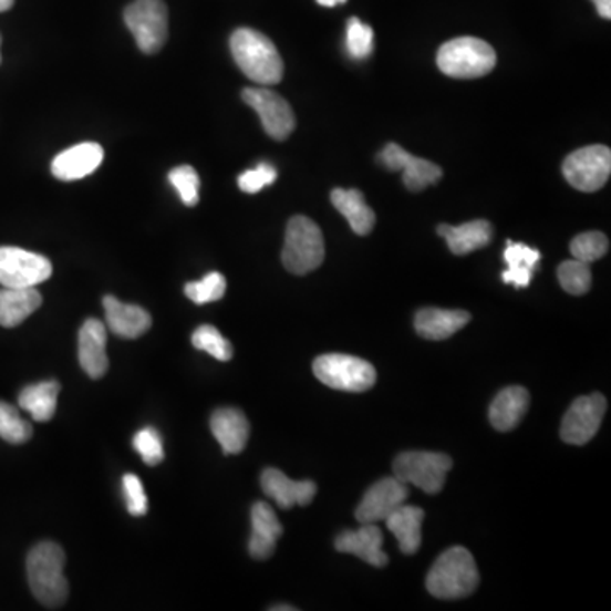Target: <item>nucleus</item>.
<instances>
[{"mask_svg":"<svg viewBox=\"0 0 611 611\" xmlns=\"http://www.w3.org/2000/svg\"><path fill=\"white\" fill-rule=\"evenodd\" d=\"M610 248V241L600 231L578 235L571 241V253L579 262L591 263L603 259Z\"/></svg>","mask_w":611,"mask_h":611,"instance_id":"obj_33","label":"nucleus"},{"mask_svg":"<svg viewBox=\"0 0 611 611\" xmlns=\"http://www.w3.org/2000/svg\"><path fill=\"white\" fill-rule=\"evenodd\" d=\"M194 349L203 350L215 356L216 361L228 362L234 356V345L219 333L218 328L211 324H203V327L194 330L193 333Z\"/></svg>","mask_w":611,"mask_h":611,"instance_id":"obj_30","label":"nucleus"},{"mask_svg":"<svg viewBox=\"0 0 611 611\" xmlns=\"http://www.w3.org/2000/svg\"><path fill=\"white\" fill-rule=\"evenodd\" d=\"M530 406V394L525 387L503 390L489 407V422L498 432H511L520 425Z\"/></svg>","mask_w":611,"mask_h":611,"instance_id":"obj_23","label":"nucleus"},{"mask_svg":"<svg viewBox=\"0 0 611 611\" xmlns=\"http://www.w3.org/2000/svg\"><path fill=\"white\" fill-rule=\"evenodd\" d=\"M102 306L106 311L107 327L121 339H138L152 328V317L139 306L124 304L114 296L102 299Z\"/></svg>","mask_w":611,"mask_h":611,"instance_id":"obj_20","label":"nucleus"},{"mask_svg":"<svg viewBox=\"0 0 611 611\" xmlns=\"http://www.w3.org/2000/svg\"><path fill=\"white\" fill-rule=\"evenodd\" d=\"M0 44H2V38H0ZM0 60H2V59H0Z\"/></svg>","mask_w":611,"mask_h":611,"instance_id":"obj_44","label":"nucleus"},{"mask_svg":"<svg viewBox=\"0 0 611 611\" xmlns=\"http://www.w3.org/2000/svg\"><path fill=\"white\" fill-rule=\"evenodd\" d=\"M607 413L603 394L578 397L569 407L560 426V438L569 445H586L597 435Z\"/></svg>","mask_w":611,"mask_h":611,"instance_id":"obj_12","label":"nucleus"},{"mask_svg":"<svg viewBox=\"0 0 611 611\" xmlns=\"http://www.w3.org/2000/svg\"><path fill=\"white\" fill-rule=\"evenodd\" d=\"M346 51L355 60H364L374 51V31L359 18H352L346 25Z\"/></svg>","mask_w":611,"mask_h":611,"instance_id":"obj_35","label":"nucleus"},{"mask_svg":"<svg viewBox=\"0 0 611 611\" xmlns=\"http://www.w3.org/2000/svg\"><path fill=\"white\" fill-rule=\"evenodd\" d=\"M496 51L479 38L463 37L442 44L437 65L452 79H479L496 66Z\"/></svg>","mask_w":611,"mask_h":611,"instance_id":"obj_4","label":"nucleus"},{"mask_svg":"<svg viewBox=\"0 0 611 611\" xmlns=\"http://www.w3.org/2000/svg\"><path fill=\"white\" fill-rule=\"evenodd\" d=\"M184 292L196 304H208V302L219 301L226 292L225 276L219 272L208 273V276H204L197 282L186 284Z\"/></svg>","mask_w":611,"mask_h":611,"instance_id":"obj_34","label":"nucleus"},{"mask_svg":"<svg viewBox=\"0 0 611 611\" xmlns=\"http://www.w3.org/2000/svg\"><path fill=\"white\" fill-rule=\"evenodd\" d=\"M506 270L503 272V282L514 284L515 288H527L531 276L539 269L540 251L524 244L508 241L505 250Z\"/></svg>","mask_w":611,"mask_h":611,"instance_id":"obj_28","label":"nucleus"},{"mask_svg":"<svg viewBox=\"0 0 611 611\" xmlns=\"http://www.w3.org/2000/svg\"><path fill=\"white\" fill-rule=\"evenodd\" d=\"M451 469L452 458L438 452H404L393 464L394 477L428 495H437L444 489Z\"/></svg>","mask_w":611,"mask_h":611,"instance_id":"obj_7","label":"nucleus"},{"mask_svg":"<svg viewBox=\"0 0 611 611\" xmlns=\"http://www.w3.org/2000/svg\"><path fill=\"white\" fill-rule=\"evenodd\" d=\"M479 586V571L473 553L464 547L445 550L426 576V590L438 600L470 597Z\"/></svg>","mask_w":611,"mask_h":611,"instance_id":"obj_3","label":"nucleus"},{"mask_svg":"<svg viewBox=\"0 0 611 611\" xmlns=\"http://www.w3.org/2000/svg\"><path fill=\"white\" fill-rule=\"evenodd\" d=\"M382 542L381 528L375 524H364L359 530L342 531L336 537L335 547L339 552L352 553L374 568H384L390 559L382 550Z\"/></svg>","mask_w":611,"mask_h":611,"instance_id":"obj_18","label":"nucleus"},{"mask_svg":"<svg viewBox=\"0 0 611 611\" xmlns=\"http://www.w3.org/2000/svg\"><path fill=\"white\" fill-rule=\"evenodd\" d=\"M33 437V426L21 418L18 410L11 404L0 401V438L9 444H25Z\"/></svg>","mask_w":611,"mask_h":611,"instance_id":"obj_32","label":"nucleus"},{"mask_svg":"<svg viewBox=\"0 0 611 611\" xmlns=\"http://www.w3.org/2000/svg\"><path fill=\"white\" fill-rule=\"evenodd\" d=\"M133 447L138 452L146 466H158L164 460L165 452L160 433L153 426H146V428L136 433L135 438H133Z\"/></svg>","mask_w":611,"mask_h":611,"instance_id":"obj_37","label":"nucleus"},{"mask_svg":"<svg viewBox=\"0 0 611 611\" xmlns=\"http://www.w3.org/2000/svg\"><path fill=\"white\" fill-rule=\"evenodd\" d=\"M60 384L56 381H43L24 387L19 394V406L30 413L37 422L53 418L59 403Z\"/></svg>","mask_w":611,"mask_h":611,"instance_id":"obj_29","label":"nucleus"},{"mask_svg":"<svg viewBox=\"0 0 611 611\" xmlns=\"http://www.w3.org/2000/svg\"><path fill=\"white\" fill-rule=\"evenodd\" d=\"M14 6V0H0V12L9 11Z\"/></svg>","mask_w":611,"mask_h":611,"instance_id":"obj_42","label":"nucleus"},{"mask_svg":"<svg viewBox=\"0 0 611 611\" xmlns=\"http://www.w3.org/2000/svg\"><path fill=\"white\" fill-rule=\"evenodd\" d=\"M65 552L55 542H41L25 560L28 582L34 598L48 608H59L69 598V581L63 574Z\"/></svg>","mask_w":611,"mask_h":611,"instance_id":"obj_2","label":"nucleus"},{"mask_svg":"<svg viewBox=\"0 0 611 611\" xmlns=\"http://www.w3.org/2000/svg\"><path fill=\"white\" fill-rule=\"evenodd\" d=\"M270 610L272 611H296V608L294 607H272L270 608Z\"/></svg>","mask_w":611,"mask_h":611,"instance_id":"obj_43","label":"nucleus"},{"mask_svg":"<svg viewBox=\"0 0 611 611\" xmlns=\"http://www.w3.org/2000/svg\"><path fill=\"white\" fill-rule=\"evenodd\" d=\"M124 496H126L127 511L133 517H145L148 511V498L143 489L142 479L135 474H126L123 477Z\"/></svg>","mask_w":611,"mask_h":611,"instance_id":"obj_38","label":"nucleus"},{"mask_svg":"<svg viewBox=\"0 0 611 611\" xmlns=\"http://www.w3.org/2000/svg\"><path fill=\"white\" fill-rule=\"evenodd\" d=\"M106 324L95 318H89L79 331V361L85 374L92 379H101L110 369L106 352Z\"/></svg>","mask_w":611,"mask_h":611,"instance_id":"obj_15","label":"nucleus"},{"mask_svg":"<svg viewBox=\"0 0 611 611\" xmlns=\"http://www.w3.org/2000/svg\"><path fill=\"white\" fill-rule=\"evenodd\" d=\"M317 2L323 8H335V6L343 4L346 0H317Z\"/></svg>","mask_w":611,"mask_h":611,"instance_id":"obj_41","label":"nucleus"},{"mask_svg":"<svg viewBox=\"0 0 611 611\" xmlns=\"http://www.w3.org/2000/svg\"><path fill=\"white\" fill-rule=\"evenodd\" d=\"M407 484L401 483L397 477H384L365 493L364 499L356 508L355 518L359 524H379L386 520L394 509L406 501Z\"/></svg>","mask_w":611,"mask_h":611,"instance_id":"obj_14","label":"nucleus"},{"mask_svg":"<svg viewBox=\"0 0 611 611\" xmlns=\"http://www.w3.org/2000/svg\"><path fill=\"white\" fill-rule=\"evenodd\" d=\"M43 298L34 288L0 289V327L14 328L40 308Z\"/></svg>","mask_w":611,"mask_h":611,"instance_id":"obj_27","label":"nucleus"},{"mask_svg":"<svg viewBox=\"0 0 611 611\" xmlns=\"http://www.w3.org/2000/svg\"><path fill=\"white\" fill-rule=\"evenodd\" d=\"M324 260V240L320 226L306 216L289 219L286 228L282 263L294 276L313 272Z\"/></svg>","mask_w":611,"mask_h":611,"instance_id":"obj_5","label":"nucleus"},{"mask_svg":"<svg viewBox=\"0 0 611 611\" xmlns=\"http://www.w3.org/2000/svg\"><path fill=\"white\" fill-rule=\"evenodd\" d=\"M211 432L225 454H240L250 437V423L240 410L221 407L213 413Z\"/></svg>","mask_w":611,"mask_h":611,"instance_id":"obj_21","label":"nucleus"},{"mask_svg":"<svg viewBox=\"0 0 611 611\" xmlns=\"http://www.w3.org/2000/svg\"><path fill=\"white\" fill-rule=\"evenodd\" d=\"M124 22L136 46L146 55L164 48L168 38V11L164 0H135L124 11Z\"/></svg>","mask_w":611,"mask_h":611,"instance_id":"obj_8","label":"nucleus"},{"mask_svg":"<svg viewBox=\"0 0 611 611\" xmlns=\"http://www.w3.org/2000/svg\"><path fill=\"white\" fill-rule=\"evenodd\" d=\"M560 288L572 296H582L590 291L591 269L590 263L579 262V260H566L557 269Z\"/></svg>","mask_w":611,"mask_h":611,"instance_id":"obj_31","label":"nucleus"},{"mask_svg":"<svg viewBox=\"0 0 611 611\" xmlns=\"http://www.w3.org/2000/svg\"><path fill=\"white\" fill-rule=\"evenodd\" d=\"M438 235L445 238L452 253L467 255L489 245L493 240V226L486 219H476L460 226L441 225Z\"/></svg>","mask_w":611,"mask_h":611,"instance_id":"obj_24","label":"nucleus"},{"mask_svg":"<svg viewBox=\"0 0 611 611\" xmlns=\"http://www.w3.org/2000/svg\"><path fill=\"white\" fill-rule=\"evenodd\" d=\"M53 266L43 255L18 247H0V286L37 288L50 279Z\"/></svg>","mask_w":611,"mask_h":611,"instance_id":"obj_10","label":"nucleus"},{"mask_svg":"<svg viewBox=\"0 0 611 611\" xmlns=\"http://www.w3.org/2000/svg\"><path fill=\"white\" fill-rule=\"evenodd\" d=\"M330 197L336 211L349 221L353 234L361 235V237L371 234L375 226V215L365 203L364 194L361 190L335 189L331 190Z\"/></svg>","mask_w":611,"mask_h":611,"instance_id":"obj_25","label":"nucleus"},{"mask_svg":"<svg viewBox=\"0 0 611 611\" xmlns=\"http://www.w3.org/2000/svg\"><path fill=\"white\" fill-rule=\"evenodd\" d=\"M423 518H425V511L418 506L401 505L384 520L396 537L401 552L407 556L418 552L422 546Z\"/></svg>","mask_w":611,"mask_h":611,"instance_id":"obj_26","label":"nucleus"},{"mask_svg":"<svg viewBox=\"0 0 611 611\" xmlns=\"http://www.w3.org/2000/svg\"><path fill=\"white\" fill-rule=\"evenodd\" d=\"M566 180L581 193H597L611 174V152L604 145L584 146L569 155L562 165Z\"/></svg>","mask_w":611,"mask_h":611,"instance_id":"obj_9","label":"nucleus"},{"mask_svg":"<svg viewBox=\"0 0 611 611\" xmlns=\"http://www.w3.org/2000/svg\"><path fill=\"white\" fill-rule=\"evenodd\" d=\"M313 372L324 386L346 393H364L377 381L374 365L345 353H327L318 356L313 362Z\"/></svg>","mask_w":611,"mask_h":611,"instance_id":"obj_6","label":"nucleus"},{"mask_svg":"<svg viewBox=\"0 0 611 611\" xmlns=\"http://www.w3.org/2000/svg\"><path fill=\"white\" fill-rule=\"evenodd\" d=\"M597 6L598 14L603 19H611V0H591Z\"/></svg>","mask_w":611,"mask_h":611,"instance_id":"obj_40","label":"nucleus"},{"mask_svg":"<svg viewBox=\"0 0 611 611\" xmlns=\"http://www.w3.org/2000/svg\"><path fill=\"white\" fill-rule=\"evenodd\" d=\"M229 50L241 72L259 85H276L284 75V63L276 44L250 28H240L229 38Z\"/></svg>","mask_w":611,"mask_h":611,"instance_id":"obj_1","label":"nucleus"},{"mask_svg":"<svg viewBox=\"0 0 611 611\" xmlns=\"http://www.w3.org/2000/svg\"><path fill=\"white\" fill-rule=\"evenodd\" d=\"M168 180H170L172 186L175 187L186 206L194 208L199 203L200 180L196 168L190 167V165L172 168Z\"/></svg>","mask_w":611,"mask_h":611,"instance_id":"obj_36","label":"nucleus"},{"mask_svg":"<svg viewBox=\"0 0 611 611\" xmlns=\"http://www.w3.org/2000/svg\"><path fill=\"white\" fill-rule=\"evenodd\" d=\"M263 493L282 509L292 506H308L317 496V484L313 480H292L282 470L266 469L260 477Z\"/></svg>","mask_w":611,"mask_h":611,"instance_id":"obj_16","label":"nucleus"},{"mask_svg":"<svg viewBox=\"0 0 611 611\" xmlns=\"http://www.w3.org/2000/svg\"><path fill=\"white\" fill-rule=\"evenodd\" d=\"M470 321V314L463 310H437L426 308L418 311L415 328L418 335L433 342L451 339L458 330H463Z\"/></svg>","mask_w":611,"mask_h":611,"instance_id":"obj_22","label":"nucleus"},{"mask_svg":"<svg viewBox=\"0 0 611 611\" xmlns=\"http://www.w3.org/2000/svg\"><path fill=\"white\" fill-rule=\"evenodd\" d=\"M377 162L387 170L403 172L404 186L412 193L435 186L444 175L438 165L425 158L413 157L412 153H407L396 143L384 146L377 155Z\"/></svg>","mask_w":611,"mask_h":611,"instance_id":"obj_13","label":"nucleus"},{"mask_svg":"<svg viewBox=\"0 0 611 611\" xmlns=\"http://www.w3.org/2000/svg\"><path fill=\"white\" fill-rule=\"evenodd\" d=\"M282 525L276 511L267 503H255L251 508V537L248 552L253 559L266 560L276 552L277 540L282 535Z\"/></svg>","mask_w":611,"mask_h":611,"instance_id":"obj_19","label":"nucleus"},{"mask_svg":"<svg viewBox=\"0 0 611 611\" xmlns=\"http://www.w3.org/2000/svg\"><path fill=\"white\" fill-rule=\"evenodd\" d=\"M241 99L259 114L263 130L270 138L282 142L294 132L296 117L292 107L284 97L266 87H248L241 92Z\"/></svg>","mask_w":611,"mask_h":611,"instance_id":"obj_11","label":"nucleus"},{"mask_svg":"<svg viewBox=\"0 0 611 611\" xmlns=\"http://www.w3.org/2000/svg\"><path fill=\"white\" fill-rule=\"evenodd\" d=\"M102 158L104 149L99 143H81L56 155L55 160L51 162V174L65 183L79 180L97 170Z\"/></svg>","mask_w":611,"mask_h":611,"instance_id":"obj_17","label":"nucleus"},{"mask_svg":"<svg viewBox=\"0 0 611 611\" xmlns=\"http://www.w3.org/2000/svg\"><path fill=\"white\" fill-rule=\"evenodd\" d=\"M277 170L269 164H260L253 170L244 172L238 177V186L244 193L255 194L262 190L263 187L272 186L276 183Z\"/></svg>","mask_w":611,"mask_h":611,"instance_id":"obj_39","label":"nucleus"}]
</instances>
